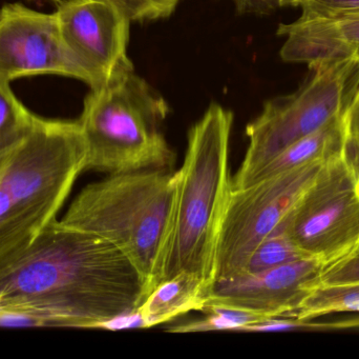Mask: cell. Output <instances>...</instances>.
I'll use <instances>...</instances> for the list:
<instances>
[{
	"instance_id": "cell-1",
	"label": "cell",
	"mask_w": 359,
	"mask_h": 359,
	"mask_svg": "<svg viewBox=\"0 0 359 359\" xmlns=\"http://www.w3.org/2000/svg\"><path fill=\"white\" fill-rule=\"evenodd\" d=\"M147 296L140 273L117 247L57 218L0 270V308L41 316L50 327L107 329Z\"/></svg>"
},
{
	"instance_id": "cell-2",
	"label": "cell",
	"mask_w": 359,
	"mask_h": 359,
	"mask_svg": "<svg viewBox=\"0 0 359 359\" xmlns=\"http://www.w3.org/2000/svg\"><path fill=\"white\" fill-rule=\"evenodd\" d=\"M78 122L37 117L22 141L0 154V270L57 218L86 171Z\"/></svg>"
},
{
	"instance_id": "cell-3",
	"label": "cell",
	"mask_w": 359,
	"mask_h": 359,
	"mask_svg": "<svg viewBox=\"0 0 359 359\" xmlns=\"http://www.w3.org/2000/svg\"><path fill=\"white\" fill-rule=\"evenodd\" d=\"M232 122L231 111L211 103L188 133L161 282L189 273L212 284L217 240L232 192Z\"/></svg>"
},
{
	"instance_id": "cell-4",
	"label": "cell",
	"mask_w": 359,
	"mask_h": 359,
	"mask_svg": "<svg viewBox=\"0 0 359 359\" xmlns=\"http://www.w3.org/2000/svg\"><path fill=\"white\" fill-rule=\"evenodd\" d=\"M177 183L172 171L109 175L86 185L60 221L117 247L138 270L149 296L163 274Z\"/></svg>"
},
{
	"instance_id": "cell-5",
	"label": "cell",
	"mask_w": 359,
	"mask_h": 359,
	"mask_svg": "<svg viewBox=\"0 0 359 359\" xmlns=\"http://www.w3.org/2000/svg\"><path fill=\"white\" fill-rule=\"evenodd\" d=\"M168 112L165 99L134 70L92 89L77 120L86 141V171H172L176 154L162 132Z\"/></svg>"
},
{
	"instance_id": "cell-6",
	"label": "cell",
	"mask_w": 359,
	"mask_h": 359,
	"mask_svg": "<svg viewBox=\"0 0 359 359\" xmlns=\"http://www.w3.org/2000/svg\"><path fill=\"white\" fill-rule=\"evenodd\" d=\"M312 71L299 90L267 101L247 126L248 149L232 190L295 141L343 116L359 84V54Z\"/></svg>"
},
{
	"instance_id": "cell-7",
	"label": "cell",
	"mask_w": 359,
	"mask_h": 359,
	"mask_svg": "<svg viewBox=\"0 0 359 359\" xmlns=\"http://www.w3.org/2000/svg\"><path fill=\"white\" fill-rule=\"evenodd\" d=\"M327 162L316 160L231 192L217 240L213 280L242 273L251 253L290 214Z\"/></svg>"
},
{
	"instance_id": "cell-8",
	"label": "cell",
	"mask_w": 359,
	"mask_h": 359,
	"mask_svg": "<svg viewBox=\"0 0 359 359\" xmlns=\"http://www.w3.org/2000/svg\"><path fill=\"white\" fill-rule=\"evenodd\" d=\"M324 270L359 249V185L343 152L328 160L307 193L280 223Z\"/></svg>"
},
{
	"instance_id": "cell-9",
	"label": "cell",
	"mask_w": 359,
	"mask_h": 359,
	"mask_svg": "<svg viewBox=\"0 0 359 359\" xmlns=\"http://www.w3.org/2000/svg\"><path fill=\"white\" fill-rule=\"evenodd\" d=\"M65 76L92 88V78L63 39L56 13L20 4L0 8V82L27 76Z\"/></svg>"
},
{
	"instance_id": "cell-10",
	"label": "cell",
	"mask_w": 359,
	"mask_h": 359,
	"mask_svg": "<svg viewBox=\"0 0 359 359\" xmlns=\"http://www.w3.org/2000/svg\"><path fill=\"white\" fill-rule=\"evenodd\" d=\"M63 39L98 88L134 70L128 57L130 20L116 0H69L57 6Z\"/></svg>"
},
{
	"instance_id": "cell-11",
	"label": "cell",
	"mask_w": 359,
	"mask_h": 359,
	"mask_svg": "<svg viewBox=\"0 0 359 359\" xmlns=\"http://www.w3.org/2000/svg\"><path fill=\"white\" fill-rule=\"evenodd\" d=\"M323 270L318 259H306L257 273L215 280L205 307L223 306L270 318H293L308 287Z\"/></svg>"
},
{
	"instance_id": "cell-12",
	"label": "cell",
	"mask_w": 359,
	"mask_h": 359,
	"mask_svg": "<svg viewBox=\"0 0 359 359\" xmlns=\"http://www.w3.org/2000/svg\"><path fill=\"white\" fill-rule=\"evenodd\" d=\"M285 37L280 57L286 63H304L311 70L359 54V8L325 11L303 8L290 23H280Z\"/></svg>"
},
{
	"instance_id": "cell-13",
	"label": "cell",
	"mask_w": 359,
	"mask_h": 359,
	"mask_svg": "<svg viewBox=\"0 0 359 359\" xmlns=\"http://www.w3.org/2000/svg\"><path fill=\"white\" fill-rule=\"evenodd\" d=\"M210 282L189 273L162 280L137 310L143 328L170 322L206 305Z\"/></svg>"
},
{
	"instance_id": "cell-14",
	"label": "cell",
	"mask_w": 359,
	"mask_h": 359,
	"mask_svg": "<svg viewBox=\"0 0 359 359\" xmlns=\"http://www.w3.org/2000/svg\"><path fill=\"white\" fill-rule=\"evenodd\" d=\"M344 143L345 130L341 117L289 145L276 157L249 175L232 191L244 189L249 185L316 160L331 159L341 154Z\"/></svg>"
},
{
	"instance_id": "cell-15",
	"label": "cell",
	"mask_w": 359,
	"mask_h": 359,
	"mask_svg": "<svg viewBox=\"0 0 359 359\" xmlns=\"http://www.w3.org/2000/svg\"><path fill=\"white\" fill-rule=\"evenodd\" d=\"M339 312H359V282L309 289L293 318L309 320Z\"/></svg>"
},
{
	"instance_id": "cell-16",
	"label": "cell",
	"mask_w": 359,
	"mask_h": 359,
	"mask_svg": "<svg viewBox=\"0 0 359 359\" xmlns=\"http://www.w3.org/2000/svg\"><path fill=\"white\" fill-rule=\"evenodd\" d=\"M306 259L312 257L293 242L282 225H278L251 253L242 273H257Z\"/></svg>"
},
{
	"instance_id": "cell-17",
	"label": "cell",
	"mask_w": 359,
	"mask_h": 359,
	"mask_svg": "<svg viewBox=\"0 0 359 359\" xmlns=\"http://www.w3.org/2000/svg\"><path fill=\"white\" fill-rule=\"evenodd\" d=\"M37 117L17 99L8 84L0 82V154L22 141Z\"/></svg>"
},
{
	"instance_id": "cell-18",
	"label": "cell",
	"mask_w": 359,
	"mask_h": 359,
	"mask_svg": "<svg viewBox=\"0 0 359 359\" xmlns=\"http://www.w3.org/2000/svg\"><path fill=\"white\" fill-rule=\"evenodd\" d=\"M206 318L186 324L170 327V333L208 332V331H232L238 332L244 327L271 320L255 312L244 311L223 306H206L202 310Z\"/></svg>"
},
{
	"instance_id": "cell-19",
	"label": "cell",
	"mask_w": 359,
	"mask_h": 359,
	"mask_svg": "<svg viewBox=\"0 0 359 359\" xmlns=\"http://www.w3.org/2000/svg\"><path fill=\"white\" fill-rule=\"evenodd\" d=\"M132 21L168 18L176 10L180 0H116Z\"/></svg>"
},
{
	"instance_id": "cell-20",
	"label": "cell",
	"mask_w": 359,
	"mask_h": 359,
	"mask_svg": "<svg viewBox=\"0 0 359 359\" xmlns=\"http://www.w3.org/2000/svg\"><path fill=\"white\" fill-rule=\"evenodd\" d=\"M353 282H359V249L344 261L323 270L309 285L308 290L316 287L335 286Z\"/></svg>"
},
{
	"instance_id": "cell-21",
	"label": "cell",
	"mask_w": 359,
	"mask_h": 359,
	"mask_svg": "<svg viewBox=\"0 0 359 359\" xmlns=\"http://www.w3.org/2000/svg\"><path fill=\"white\" fill-rule=\"evenodd\" d=\"M240 14H269L286 6H303L307 0H233Z\"/></svg>"
},
{
	"instance_id": "cell-22",
	"label": "cell",
	"mask_w": 359,
	"mask_h": 359,
	"mask_svg": "<svg viewBox=\"0 0 359 359\" xmlns=\"http://www.w3.org/2000/svg\"><path fill=\"white\" fill-rule=\"evenodd\" d=\"M318 327V325H312L308 320H297V318H271L265 322H257L244 327L238 332H280V331L302 330V329H311Z\"/></svg>"
},
{
	"instance_id": "cell-23",
	"label": "cell",
	"mask_w": 359,
	"mask_h": 359,
	"mask_svg": "<svg viewBox=\"0 0 359 359\" xmlns=\"http://www.w3.org/2000/svg\"><path fill=\"white\" fill-rule=\"evenodd\" d=\"M341 120L345 130V138H359V84L341 116Z\"/></svg>"
},
{
	"instance_id": "cell-24",
	"label": "cell",
	"mask_w": 359,
	"mask_h": 359,
	"mask_svg": "<svg viewBox=\"0 0 359 359\" xmlns=\"http://www.w3.org/2000/svg\"><path fill=\"white\" fill-rule=\"evenodd\" d=\"M302 8L325 11H347L359 8V0H307Z\"/></svg>"
},
{
	"instance_id": "cell-25",
	"label": "cell",
	"mask_w": 359,
	"mask_h": 359,
	"mask_svg": "<svg viewBox=\"0 0 359 359\" xmlns=\"http://www.w3.org/2000/svg\"><path fill=\"white\" fill-rule=\"evenodd\" d=\"M343 156L359 185V138H345Z\"/></svg>"
},
{
	"instance_id": "cell-26",
	"label": "cell",
	"mask_w": 359,
	"mask_h": 359,
	"mask_svg": "<svg viewBox=\"0 0 359 359\" xmlns=\"http://www.w3.org/2000/svg\"><path fill=\"white\" fill-rule=\"evenodd\" d=\"M48 1L53 2V4L59 6H61V4H65V2L69 1V0H48Z\"/></svg>"
}]
</instances>
